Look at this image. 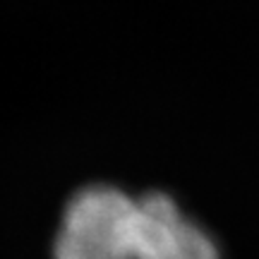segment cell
<instances>
[{"label": "cell", "instance_id": "obj_1", "mask_svg": "<svg viewBox=\"0 0 259 259\" xmlns=\"http://www.w3.org/2000/svg\"><path fill=\"white\" fill-rule=\"evenodd\" d=\"M137 199L115 185H87L65 204L53 259H135Z\"/></svg>", "mask_w": 259, "mask_h": 259}, {"label": "cell", "instance_id": "obj_2", "mask_svg": "<svg viewBox=\"0 0 259 259\" xmlns=\"http://www.w3.org/2000/svg\"><path fill=\"white\" fill-rule=\"evenodd\" d=\"M156 259H221L219 245L199 223L187 219L178 235Z\"/></svg>", "mask_w": 259, "mask_h": 259}]
</instances>
